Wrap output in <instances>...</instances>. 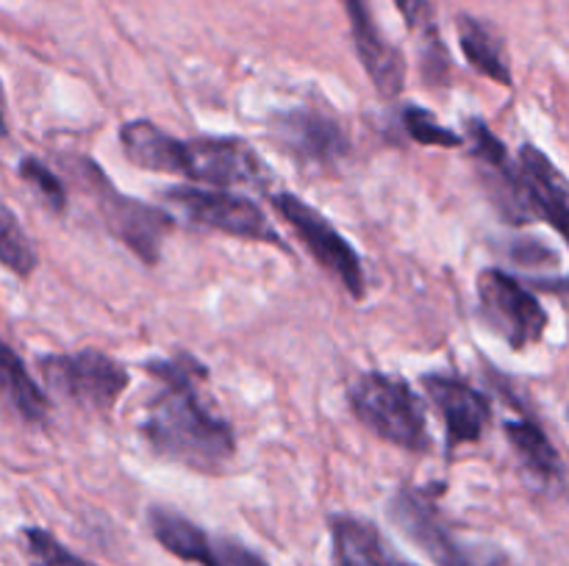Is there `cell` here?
Returning <instances> with one entry per match:
<instances>
[{
  "mask_svg": "<svg viewBox=\"0 0 569 566\" xmlns=\"http://www.w3.org/2000/svg\"><path fill=\"white\" fill-rule=\"evenodd\" d=\"M144 370L159 383L139 425L150 449L189 469L220 472L237 453V436L203 403L200 381H206V366L194 355L176 353L164 361H148Z\"/></svg>",
  "mask_w": 569,
  "mask_h": 566,
  "instance_id": "1",
  "label": "cell"
},
{
  "mask_svg": "<svg viewBox=\"0 0 569 566\" xmlns=\"http://www.w3.org/2000/svg\"><path fill=\"white\" fill-rule=\"evenodd\" d=\"M126 159L142 170L181 172L211 186H264L267 166L248 142L237 137L176 139L148 120L120 128Z\"/></svg>",
  "mask_w": 569,
  "mask_h": 566,
  "instance_id": "2",
  "label": "cell"
},
{
  "mask_svg": "<svg viewBox=\"0 0 569 566\" xmlns=\"http://www.w3.org/2000/svg\"><path fill=\"white\" fill-rule=\"evenodd\" d=\"M348 405L356 420L383 442L409 453H428V420L422 400L409 381L387 372H365L348 388Z\"/></svg>",
  "mask_w": 569,
  "mask_h": 566,
  "instance_id": "3",
  "label": "cell"
},
{
  "mask_svg": "<svg viewBox=\"0 0 569 566\" xmlns=\"http://www.w3.org/2000/svg\"><path fill=\"white\" fill-rule=\"evenodd\" d=\"M161 198L189 225L226 233V236L248 239V242L276 244V247L287 250V244L281 242V236L270 225L259 203H253L244 194L226 192V189L170 186L164 189Z\"/></svg>",
  "mask_w": 569,
  "mask_h": 566,
  "instance_id": "4",
  "label": "cell"
},
{
  "mask_svg": "<svg viewBox=\"0 0 569 566\" xmlns=\"http://www.w3.org/2000/svg\"><path fill=\"white\" fill-rule=\"evenodd\" d=\"M44 383L50 392L61 394L72 405L94 414H106L117 405L131 383L126 366L100 350L53 353L39 358Z\"/></svg>",
  "mask_w": 569,
  "mask_h": 566,
  "instance_id": "5",
  "label": "cell"
},
{
  "mask_svg": "<svg viewBox=\"0 0 569 566\" xmlns=\"http://www.w3.org/2000/svg\"><path fill=\"white\" fill-rule=\"evenodd\" d=\"M78 166H81V178L87 183L89 194H94L100 220L106 222L111 236L126 244L131 253H137L144 264H159L161 242L170 233L172 216L142 203V200L126 198L122 192H117L94 161L81 159Z\"/></svg>",
  "mask_w": 569,
  "mask_h": 566,
  "instance_id": "6",
  "label": "cell"
},
{
  "mask_svg": "<svg viewBox=\"0 0 569 566\" xmlns=\"http://www.w3.org/2000/svg\"><path fill=\"white\" fill-rule=\"evenodd\" d=\"M272 209L287 220V225L292 228L295 236L303 242V247L315 255L317 264L328 272V275L337 277L345 286V292L353 300H361L367 292L365 281V266H361L359 253H356L353 244L326 220L317 209H311L309 203L298 198L292 192H278L272 194Z\"/></svg>",
  "mask_w": 569,
  "mask_h": 566,
  "instance_id": "7",
  "label": "cell"
},
{
  "mask_svg": "<svg viewBox=\"0 0 569 566\" xmlns=\"http://www.w3.org/2000/svg\"><path fill=\"white\" fill-rule=\"evenodd\" d=\"M478 311L511 350H526L539 342L548 327V311L537 294L498 266H487L478 275Z\"/></svg>",
  "mask_w": 569,
  "mask_h": 566,
  "instance_id": "8",
  "label": "cell"
},
{
  "mask_svg": "<svg viewBox=\"0 0 569 566\" xmlns=\"http://www.w3.org/2000/svg\"><path fill=\"white\" fill-rule=\"evenodd\" d=\"M389 519L392 525L431 560L433 566H498L500 560L489 558V553L472 549L470 544L459 542L448 522L442 519L426 494L415 488H400L389 499Z\"/></svg>",
  "mask_w": 569,
  "mask_h": 566,
  "instance_id": "9",
  "label": "cell"
},
{
  "mask_svg": "<svg viewBox=\"0 0 569 566\" xmlns=\"http://www.w3.org/2000/svg\"><path fill=\"white\" fill-rule=\"evenodd\" d=\"M422 388L442 416L450 449L478 442L487 433L492 422V400L481 388L448 372H428L422 377Z\"/></svg>",
  "mask_w": 569,
  "mask_h": 566,
  "instance_id": "10",
  "label": "cell"
},
{
  "mask_svg": "<svg viewBox=\"0 0 569 566\" xmlns=\"http://www.w3.org/2000/svg\"><path fill=\"white\" fill-rule=\"evenodd\" d=\"M467 137H470L472 159L478 161V170H481L483 181H487L495 205L515 222L533 220L520 161L511 159L509 148L478 117L467 120Z\"/></svg>",
  "mask_w": 569,
  "mask_h": 566,
  "instance_id": "11",
  "label": "cell"
},
{
  "mask_svg": "<svg viewBox=\"0 0 569 566\" xmlns=\"http://www.w3.org/2000/svg\"><path fill=\"white\" fill-rule=\"evenodd\" d=\"M345 14L350 20L356 53L361 67L370 75L372 87L383 98H398L406 87V61L403 53L383 37L381 28L372 20V11L367 0H342Z\"/></svg>",
  "mask_w": 569,
  "mask_h": 566,
  "instance_id": "12",
  "label": "cell"
},
{
  "mask_svg": "<svg viewBox=\"0 0 569 566\" xmlns=\"http://www.w3.org/2000/svg\"><path fill=\"white\" fill-rule=\"evenodd\" d=\"M276 133L283 148L298 155L300 161H306V164H337L350 148L348 133L342 131V125L315 109L281 114L276 122Z\"/></svg>",
  "mask_w": 569,
  "mask_h": 566,
  "instance_id": "13",
  "label": "cell"
},
{
  "mask_svg": "<svg viewBox=\"0 0 569 566\" xmlns=\"http://www.w3.org/2000/svg\"><path fill=\"white\" fill-rule=\"evenodd\" d=\"M522 181H526L528 203H531L533 220H545L550 228L561 233L569 244V181L565 172L537 148L522 144L520 155Z\"/></svg>",
  "mask_w": 569,
  "mask_h": 566,
  "instance_id": "14",
  "label": "cell"
},
{
  "mask_svg": "<svg viewBox=\"0 0 569 566\" xmlns=\"http://www.w3.org/2000/svg\"><path fill=\"white\" fill-rule=\"evenodd\" d=\"M333 555L339 566H409L381 536L372 522L350 514L331 516Z\"/></svg>",
  "mask_w": 569,
  "mask_h": 566,
  "instance_id": "15",
  "label": "cell"
},
{
  "mask_svg": "<svg viewBox=\"0 0 569 566\" xmlns=\"http://www.w3.org/2000/svg\"><path fill=\"white\" fill-rule=\"evenodd\" d=\"M506 436L515 453L520 455L522 464L539 477V481H556L561 477V458L556 447L550 444L548 433L542 431L537 420L522 416V420L506 422Z\"/></svg>",
  "mask_w": 569,
  "mask_h": 566,
  "instance_id": "16",
  "label": "cell"
},
{
  "mask_svg": "<svg viewBox=\"0 0 569 566\" xmlns=\"http://www.w3.org/2000/svg\"><path fill=\"white\" fill-rule=\"evenodd\" d=\"M395 3H398V9L403 11L406 22H409V28L417 33V39H420L426 78L431 83H445L448 81L450 61H448V50H445L442 39H439L431 3H428V0H395Z\"/></svg>",
  "mask_w": 569,
  "mask_h": 566,
  "instance_id": "17",
  "label": "cell"
},
{
  "mask_svg": "<svg viewBox=\"0 0 569 566\" xmlns=\"http://www.w3.org/2000/svg\"><path fill=\"white\" fill-rule=\"evenodd\" d=\"M0 372H3V386L6 394H9L11 405L17 408V414L22 416L31 425H42L48 420V394L39 388V383L33 381L31 372L26 370L20 355L14 353V347L3 344V364H0Z\"/></svg>",
  "mask_w": 569,
  "mask_h": 566,
  "instance_id": "18",
  "label": "cell"
},
{
  "mask_svg": "<svg viewBox=\"0 0 569 566\" xmlns=\"http://www.w3.org/2000/svg\"><path fill=\"white\" fill-rule=\"evenodd\" d=\"M459 42H461V50H465L467 61H470L481 75L492 78V81L503 83V87H511L509 61H506L503 48H500V42L492 37V31H489L487 26H481V22L472 20V17L461 14Z\"/></svg>",
  "mask_w": 569,
  "mask_h": 566,
  "instance_id": "19",
  "label": "cell"
},
{
  "mask_svg": "<svg viewBox=\"0 0 569 566\" xmlns=\"http://www.w3.org/2000/svg\"><path fill=\"white\" fill-rule=\"evenodd\" d=\"M0 261L9 272L14 275L28 277L37 270V247H33L31 236L26 233V228L17 222L14 211L6 205L3 216H0Z\"/></svg>",
  "mask_w": 569,
  "mask_h": 566,
  "instance_id": "20",
  "label": "cell"
},
{
  "mask_svg": "<svg viewBox=\"0 0 569 566\" xmlns=\"http://www.w3.org/2000/svg\"><path fill=\"white\" fill-rule=\"evenodd\" d=\"M192 564L203 566H270L261 555L244 544L231 542V538H214L203 530L198 547H194Z\"/></svg>",
  "mask_w": 569,
  "mask_h": 566,
  "instance_id": "21",
  "label": "cell"
},
{
  "mask_svg": "<svg viewBox=\"0 0 569 566\" xmlns=\"http://www.w3.org/2000/svg\"><path fill=\"white\" fill-rule=\"evenodd\" d=\"M400 117H403V131L417 144H439V148H459V144H465L461 133L445 128L431 111L420 109V105H406Z\"/></svg>",
  "mask_w": 569,
  "mask_h": 566,
  "instance_id": "22",
  "label": "cell"
},
{
  "mask_svg": "<svg viewBox=\"0 0 569 566\" xmlns=\"http://www.w3.org/2000/svg\"><path fill=\"white\" fill-rule=\"evenodd\" d=\"M20 538L33 566H94L89 560L78 558L76 553H70L64 544L56 542L42 527H26Z\"/></svg>",
  "mask_w": 569,
  "mask_h": 566,
  "instance_id": "23",
  "label": "cell"
},
{
  "mask_svg": "<svg viewBox=\"0 0 569 566\" xmlns=\"http://www.w3.org/2000/svg\"><path fill=\"white\" fill-rule=\"evenodd\" d=\"M17 170H20V178L28 183V186L37 189V194L42 198V203L48 205L50 211L61 214V211L67 209L64 183H61L59 175H56L53 170H48L42 161L33 159V155H26V159L20 161V166H17Z\"/></svg>",
  "mask_w": 569,
  "mask_h": 566,
  "instance_id": "24",
  "label": "cell"
}]
</instances>
